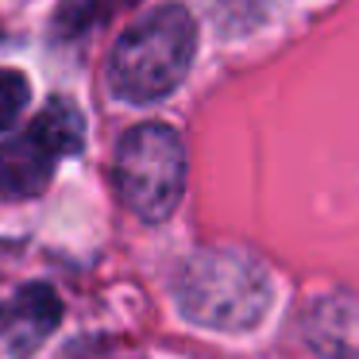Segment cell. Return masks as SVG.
I'll return each mask as SVG.
<instances>
[{
    "mask_svg": "<svg viewBox=\"0 0 359 359\" xmlns=\"http://www.w3.org/2000/svg\"><path fill=\"white\" fill-rule=\"evenodd\" d=\"M197 50V20L186 4H163L132 24L109 58V86L128 104L170 97L189 74Z\"/></svg>",
    "mask_w": 359,
    "mask_h": 359,
    "instance_id": "cell-1",
    "label": "cell"
},
{
    "mask_svg": "<svg viewBox=\"0 0 359 359\" xmlns=\"http://www.w3.org/2000/svg\"><path fill=\"white\" fill-rule=\"evenodd\" d=\"M174 294L189 320L217 332H248L271 309V278L263 263L236 248H209L182 263Z\"/></svg>",
    "mask_w": 359,
    "mask_h": 359,
    "instance_id": "cell-2",
    "label": "cell"
},
{
    "mask_svg": "<svg viewBox=\"0 0 359 359\" xmlns=\"http://www.w3.org/2000/svg\"><path fill=\"white\" fill-rule=\"evenodd\" d=\"M116 194L147 224L166 220L186 189V147L182 135L166 124H135L124 132L112 163Z\"/></svg>",
    "mask_w": 359,
    "mask_h": 359,
    "instance_id": "cell-3",
    "label": "cell"
},
{
    "mask_svg": "<svg viewBox=\"0 0 359 359\" xmlns=\"http://www.w3.org/2000/svg\"><path fill=\"white\" fill-rule=\"evenodd\" d=\"M58 317H62V302L55 290L47 282H27L0 309V336L12 348V355L27 359L58 328Z\"/></svg>",
    "mask_w": 359,
    "mask_h": 359,
    "instance_id": "cell-4",
    "label": "cell"
},
{
    "mask_svg": "<svg viewBox=\"0 0 359 359\" xmlns=\"http://www.w3.org/2000/svg\"><path fill=\"white\" fill-rule=\"evenodd\" d=\"M305 340L325 359H359V294H328L305 317Z\"/></svg>",
    "mask_w": 359,
    "mask_h": 359,
    "instance_id": "cell-5",
    "label": "cell"
},
{
    "mask_svg": "<svg viewBox=\"0 0 359 359\" xmlns=\"http://www.w3.org/2000/svg\"><path fill=\"white\" fill-rule=\"evenodd\" d=\"M58 158L35 140L32 132H20L16 140H8L0 147V189L12 197H35L47 189L50 174H55Z\"/></svg>",
    "mask_w": 359,
    "mask_h": 359,
    "instance_id": "cell-6",
    "label": "cell"
},
{
    "mask_svg": "<svg viewBox=\"0 0 359 359\" xmlns=\"http://www.w3.org/2000/svg\"><path fill=\"white\" fill-rule=\"evenodd\" d=\"M27 132H32L55 158H66V155H78L81 143H86V116H81V109L74 101L55 97V101L43 104V112L27 124Z\"/></svg>",
    "mask_w": 359,
    "mask_h": 359,
    "instance_id": "cell-7",
    "label": "cell"
},
{
    "mask_svg": "<svg viewBox=\"0 0 359 359\" xmlns=\"http://www.w3.org/2000/svg\"><path fill=\"white\" fill-rule=\"evenodd\" d=\"M132 0H62L55 12V39H78L101 20L124 12Z\"/></svg>",
    "mask_w": 359,
    "mask_h": 359,
    "instance_id": "cell-8",
    "label": "cell"
},
{
    "mask_svg": "<svg viewBox=\"0 0 359 359\" xmlns=\"http://www.w3.org/2000/svg\"><path fill=\"white\" fill-rule=\"evenodd\" d=\"M32 101V86L20 70H0V132L20 120V112Z\"/></svg>",
    "mask_w": 359,
    "mask_h": 359,
    "instance_id": "cell-9",
    "label": "cell"
},
{
    "mask_svg": "<svg viewBox=\"0 0 359 359\" xmlns=\"http://www.w3.org/2000/svg\"><path fill=\"white\" fill-rule=\"evenodd\" d=\"M212 8H217V16L224 20V27H243V24H255L259 16H263L266 0H209Z\"/></svg>",
    "mask_w": 359,
    "mask_h": 359,
    "instance_id": "cell-10",
    "label": "cell"
}]
</instances>
